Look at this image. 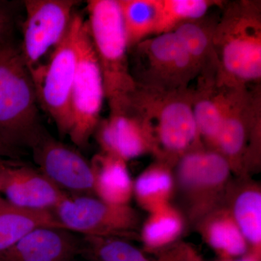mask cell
I'll return each instance as SVG.
<instances>
[{
  "mask_svg": "<svg viewBox=\"0 0 261 261\" xmlns=\"http://www.w3.org/2000/svg\"><path fill=\"white\" fill-rule=\"evenodd\" d=\"M214 44L219 85L236 88L260 84V2L240 0L226 5L215 27Z\"/></svg>",
  "mask_w": 261,
  "mask_h": 261,
  "instance_id": "cell-1",
  "label": "cell"
},
{
  "mask_svg": "<svg viewBox=\"0 0 261 261\" xmlns=\"http://www.w3.org/2000/svg\"><path fill=\"white\" fill-rule=\"evenodd\" d=\"M193 89L163 90L137 85L129 107L148 126L158 161L173 167L190 151L204 147L195 121Z\"/></svg>",
  "mask_w": 261,
  "mask_h": 261,
  "instance_id": "cell-2",
  "label": "cell"
},
{
  "mask_svg": "<svg viewBox=\"0 0 261 261\" xmlns=\"http://www.w3.org/2000/svg\"><path fill=\"white\" fill-rule=\"evenodd\" d=\"M87 27L103 79L111 113L129 108L136 84L130 73L128 44L117 0L87 2Z\"/></svg>",
  "mask_w": 261,
  "mask_h": 261,
  "instance_id": "cell-3",
  "label": "cell"
},
{
  "mask_svg": "<svg viewBox=\"0 0 261 261\" xmlns=\"http://www.w3.org/2000/svg\"><path fill=\"white\" fill-rule=\"evenodd\" d=\"M32 75L20 48L10 39L0 44V136L17 148L42 135Z\"/></svg>",
  "mask_w": 261,
  "mask_h": 261,
  "instance_id": "cell-4",
  "label": "cell"
},
{
  "mask_svg": "<svg viewBox=\"0 0 261 261\" xmlns=\"http://www.w3.org/2000/svg\"><path fill=\"white\" fill-rule=\"evenodd\" d=\"M84 18L74 13L49 61L30 70L37 101L56 123L61 136L72 127L70 97L78 61V37Z\"/></svg>",
  "mask_w": 261,
  "mask_h": 261,
  "instance_id": "cell-5",
  "label": "cell"
},
{
  "mask_svg": "<svg viewBox=\"0 0 261 261\" xmlns=\"http://www.w3.org/2000/svg\"><path fill=\"white\" fill-rule=\"evenodd\" d=\"M260 127V84L228 88L222 124L212 149L225 158L232 172L241 174L258 158Z\"/></svg>",
  "mask_w": 261,
  "mask_h": 261,
  "instance_id": "cell-6",
  "label": "cell"
},
{
  "mask_svg": "<svg viewBox=\"0 0 261 261\" xmlns=\"http://www.w3.org/2000/svg\"><path fill=\"white\" fill-rule=\"evenodd\" d=\"M177 185L194 222L221 206L232 172L229 163L221 154L205 147L190 151L175 166Z\"/></svg>",
  "mask_w": 261,
  "mask_h": 261,
  "instance_id": "cell-7",
  "label": "cell"
},
{
  "mask_svg": "<svg viewBox=\"0 0 261 261\" xmlns=\"http://www.w3.org/2000/svg\"><path fill=\"white\" fill-rule=\"evenodd\" d=\"M135 67L130 71L137 85L180 90L190 88L199 73L174 33L159 34L135 47Z\"/></svg>",
  "mask_w": 261,
  "mask_h": 261,
  "instance_id": "cell-8",
  "label": "cell"
},
{
  "mask_svg": "<svg viewBox=\"0 0 261 261\" xmlns=\"http://www.w3.org/2000/svg\"><path fill=\"white\" fill-rule=\"evenodd\" d=\"M104 98L102 72L84 20L79 33L78 61L70 97L72 127L68 137L75 145H88L100 121Z\"/></svg>",
  "mask_w": 261,
  "mask_h": 261,
  "instance_id": "cell-9",
  "label": "cell"
},
{
  "mask_svg": "<svg viewBox=\"0 0 261 261\" xmlns=\"http://www.w3.org/2000/svg\"><path fill=\"white\" fill-rule=\"evenodd\" d=\"M65 229L84 236L130 237L140 225V216L129 205L107 203L93 196L68 195L55 209Z\"/></svg>",
  "mask_w": 261,
  "mask_h": 261,
  "instance_id": "cell-10",
  "label": "cell"
},
{
  "mask_svg": "<svg viewBox=\"0 0 261 261\" xmlns=\"http://www.w3.org/2000/svg\"><path fill=\"white\" fill-rule=\"evenodd\" d=\"M79 2L74 0H27L23 42L20 51L29 71L40 64L49 49L65 35Z\"/></svg>",
  "mask_w": 261,
  "mask_h": 261,
  "instance_id": "cell-11",
  "label": "cell"
},
{
  "mask_svg": "<svg viewBox=\"0 0 261 261\" xmlns=\"http://www.w3.org/2000/svg\"><path fill=\"white\" fill-rule=\"evenodd\" d=\"M32 149L39 171L63 191L69 195H94L90 162L76 149L44 132Z\"/></svg>",
  "mask_w": 261,
  "mask_h": 261,
  "instance_id": "cell-12",
  "label": "cell"
},
{
  "mask_svg": "<svg viewBox=\"0 0 261 261\" xmlns=\"http://www.w3.org/2000/svg\"><path fill=\"white\" fill-rule=\"evenodd\" d=\"M94 132L102 152L126 162L145 154H154L148 126L130 107L124 112L111 113L99 121Z\"/></svg>",
  "mask_w": 261,
  "mask_h": 261,
  "instance_id": "cell-13",
  "label": "cell"
},
{
  "mask_svg": "<svg viewBox=\"0 0 261 261\" xmlns=\"http://www.w3.org/2000/svg\"><path fill=\"white\" fill-rule=\"evenodd\" d=\"M0 195L22 208L51 212L69 195L40 171L18 162L5 171Z\"/></svg>",
  "mask_w": 261,
  "mask_h": 261,
  "instance_id": "cell-14",
  "label": "cell"
},
{
  "mask_svg": "<svg viewBox=\"0 0 261 261\" xmlns=\"http://www.w3.org/2000/svg\"><path fill=\"white\" fill-rule=\"evenodd\" d=\"M81 245L82 239L65 228H38L0 252V261H71Z\"/></svg>",
  "mask_w": 261,
  "mask_h": 261,
  "instance_id": "cell-15",
  "label": "cell"
},
{
  "mask_svg": "<svg viewBox=\"0 0 261 261\" xmlns=\"http://www.w3.org/2000/svg\"><path fill=\"white\" fill-rule=\"evenodd\" d=\"M147 253L118 238L84 236L80 255L93 261H200L195 250L176 245L166 251L148 257Z\"/></svg>",
  "mask_w": 261,
  "mask_h": 261,
  "instance_id": "cell-16",
  "label": "cell"
},
{
  "mask_svg": "<svg viewBox=\"0 0 261 261\" xmlns=\"http://www.w3.org/2000/svg\"><path fill=\"white\" fill-rule=\"evenodd\" d=\"M197 79V87L193 89L194 117L202 144L212 149L222 124L228 88L219 85L216 75Z\"/></svg>",
  "mask_w": 261,
  "mask_h": 261,
  "instance_id": "cell-17",
  "label": "cell"
},
{
  "mask_svg": "<svg viewBox=\"0 0 261 261\" xmlns=\"http://www.w3.org/2000/svg\"><path fill=\"white\" fill-rule=\"evenodd\" d=\"M89 162L93 175L94 195L112 205H128L133 197L134 181L126 161L102 152Z\"/></svg>",
  "mask_w": 261,
  "mask_h": 261,
  "instance_id": "cell-18",
  "label": "cell"
},
{
  "mask_svg": "<svg viewBox=\"0 0 261 261\" xmlns=\"http://www.w3.org/2000/svg\"><path fill=\"white\" fill-rule=\"evenodd\" d=\"M197 224L202 238L219 259L238 258L249 252L248 245L229 207L220 206Z\"/></svg>",
  "mask_w": 261,
  "mask_h": 261,
  "instance_id": "cell-19",
  "label": "cell"
},
{
  "mask_svg": "<svg viewBox=\"0 0 261 261\" xmlns=\"http://www.w3.org/2000/svg\"><path fill=\"white\" fill-rule=\"evenodd\" d=\"M41 227L65 228L51 211L22 208L10 203L0 195V252Z\"/></svg>",
  "mask_w": 261,
  "mask_h": 261,
  "instance_id": "cell-20",
  "label": "cell"
},
{
  "mask_svg": "<svg viewBox=\"0 0 261 261\" xmlns=\"http://www.w3.org/2000/svg\"><path fill=\"white\" fill-rule=\"evenodd\" d=\"M216 22L204 18L178 25L172 32L177 37L198 70V76L217 74L214 44Z\"/></svg>",
  "mask_w": 261,
  "mask_h": 261,
  "instance_id": "cell-21",
  "label": "cell"
},
{
  "mask_svg": "<svg viewBox=\"0 0 261 261\" xmlns=\"http://www.w3.org/2000/svg\"><path fill=\"white\" fill-rule=\"evenodd\" d=\"M174 190L172 167L158 161L142 171L134 182L133 196L138 205L150 214L170 204Z\"/></svg>",
  "mask_w": 261,
  "mask_h": 261,
  "instance_id": "cell-22",
  "label": "cell"
},
{
  "mask_svg": "<svg viewBox=\"0 0 261 261\" xmlns=\"http://www.w3.org/2000/svg\"><path fill=\"white\" fill-rule=\"evenodd\" d=\"M149 214L142 225L141 240L146 253L157 255L174 246L185 229V218L171 203Z\"/></svg>",
  "mask_w": 261,
  "mask_h": 261,
  "instance_id": "cell-23",
  "label": "cell"
},
{
  "mask_svg": "<svg viewBox=\"0 0 261 261\" xmlns=\"http://www.w3.org/2000/svg\"><path fill=\"white\" fill-rule=\"evenodd\" d=\"M230 211L249 247V252L261 257V192L248 184L233 196Z\"/></svg>",
  "mask_w": 261,
  "mask_h": 261,
  "instance_id": "cell-24",
  "label": "cell"
},
{
  "mask_svg": "<svg viewBox=\"0 0 261 261\" xmlns=\"http://www.w3.org/2000/svg\"><path fill=\"white\" fill-rule=\"evenodd\" d=\"M128 49L156 35L159 0H117Z\"/></svg>",
  "mask_w": 261,
  "mask_h": 261,
  "instance_id": "cell-25",
  "label": "cell"
},
{
  "mask_svg": "<svg viewBox=\"0 0 261 261\" xmlns=\"http://www.w3.org/2000/svg\"><path fill=\"white\" fill-rule=\"evenodd\" d=\"M223 5L217 0H159L156 35L172 32L178 25L205 17L214 7Z\"/></svg>",
  "mask_w": 261,
  "mask_h": 261,
  "instance_id": "cell-26",
  "label": "cell"
},
{
  "mask_svg": "<svg viewBox=\"0 0 261 261\" xmlns=\"http://www.w3.org/2000/svg\"><path fill=\"white\" fill-rule=\"evenodd\" d=\"M13 15L8 3L0 1V44L12 39Z\"/></svg>",
  "mask_w": 261,
  "mask_h": 261,
  "instance_id": "cell-27",
  "label": "cell"
},
{
  "mask_svg": "<svg viewBox=\"0 0 261 261\" xmlns=\"http://www.w3.org/2000/svg\"><path fill=\"white\" fill-rule=\"evenodd\" d=\"M20 154V149L10 145L0 136V157L15 160Z\"/></svg>",
  "mask_w": 261,
  "mask_h": 261,
  "instance_id": "cell-28",
  "label": "cell"
},
{
  "mask_svg": "<svg viewBox=\"0 0 261 261\" xmlns=\"http://www.w3.org/2000/svg\"><path fill=\"white\" fill-rule=\"evenodd\" d=\"M200 261H205L201 259ZM214 261H261V257L258 255H255L252 252H247L246 255L243 256L238 257V258L233 259H218Z\"/></svg>",
  "mask_w": 261,
  "mask_h": 261,
  "instance_id": "cell-29",
  "label": "cell"
},
{
  "mask_svg": "<svg viewBox=\"0 0 261 261\" xmlns=\"http://www.w3.org/2000/svg\"><path fill=\"white\" fill-rule=\"evenodd\" d=\"M16 161L15 160L5 159V158L0 157V186H1L2 179H3V175L7 168L15 164Z\"/></svg>",
  "mask_w": 261,
  "mask_h": 261,
  "instance_id": "cell-30",
  "label": "cell"
}]
</instances>
